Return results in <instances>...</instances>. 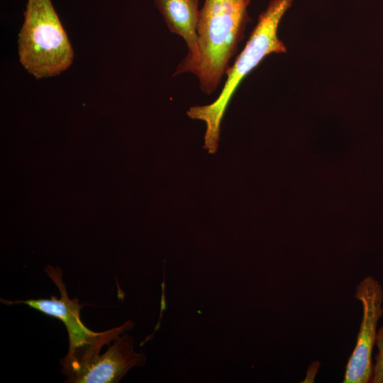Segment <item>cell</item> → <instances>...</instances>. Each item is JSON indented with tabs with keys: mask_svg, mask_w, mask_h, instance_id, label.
Listing matches in <instances>:
<instances>
[{
	"mask_svg": "<svg viewBox=\"0 0 383 383\" xmlns=\"http://www.w3.org/2000/svg\"><path fill=\"white\" fill-rule=\"evenodd\" d=\"M252 0H205L198 24L200 60L194 70L201 90L211 94L230 68V60L251 21Z\"/></svg>",
	"mask_w": 383,
	"mask_h": 383,
	"instance_id": "1",
	"label": "cell"
},
{
	"mask_svg": "<svg viewBox=\"0 0 383 383\" xmlns=\"http://www.w3.org/2000/svg\"><path fill=\"white\" fill-rule=\"evenodd\" d=\"M294 0H271L259 16L243 50L226 75V83L214 102L192 106L187 115L206 123V145L211 150L217 146L221 118L226 107L243 79L267 55L285 53L287 48L278 37L279 23Z\"/></svg>",
	"mask_w": 383,
	"mask_h": 383,
	"instance_id": "2",
	"label": "cell"
},
{
	"mask_svg": "<svg viewBox=\"0 0 383 383\" xmlns=\"http://www.w3.org/2000/svg\"><path fill=\"white\" fill-rule=\"evenodd\" d=\"M18 45L21 65L37 79L58 75L73 61L71 43L51 0H28Z\"/></svg>",
	"mask_w": 383,
	"mask_h": 383,
	"instance_id": "3",
	"label": "cell"
},
{
	"mask_svg": "<svg viewBox=\"0 0 383 383\" xmlns=\"http://www.w3.org/2000/svg\"><path fill=\"white\" fill-rule=\"evenodd\" d=\"M45 272L59 289L60 297L52 296L50 299L7 301V305L23 304L44 314L56 318L65 325L69 338V350L61 360V365H68L81 357L92 346L110 336L114 328L104 332H94L87 328L80 318L82 304L77 298L70 299L66 285L62 281V271L59 267L48 266Z\"/></svg>",
	"mask_w": 383,
	"mask_h": 383,
	"instance_id": "4",
	"label": "cell"
},
{
	"mask_svg": "<svg viewBox=\"0 0 383 383\" xmlns=\"http://www.w3.org/2000/svg\"><path fill=\"white\" fill-rule=\"evenodd\" d=\"M134 338L126 332L110 343L106 351L92 348L77 360L62 365L67 382L72 383H117L135 367H143L146 355L134 349Z\"/></svg>",
	"mask_w": 383,
	"mask_h": 383,
	"instance_id": "5",
	"label": "cell"
},
{
	"mask_svg": "<svg viewBox=\"0 0 383 383\" xmlns=\"http://www.w3.org/2000/svg\"><path fill=\"white\" fill-rule=\"evenodd\" d=\"M355 297L362 303V318L343 382L369 383L372 376V351L377 326L383 314L382 285L375 278L367 276L356 287Z\"/></svg>",
	"mask_w": 383,
	"mask_h": 383,
	"instance_id": "6",
	"label": "cell"
},
{
	"mask_svg": "<svg viewBox=\"0 0 383 383\" xmlns=\"http://www.w3.org/2000/svg\"><path fill=\"white\" fill-rule=\"evenodd\" d=\"M155 4L172 33L187 43L188 55L177 66L174 76L192 73L200 60L198 24L199 0H154Z\"/></svg>",
	"mask_w": 383,
	"mask_h": 383,
	"instance_id": "7",
	"label": "cell"
},
{
	"mask_svg": "<svg viewBox=\"0 0 383 383\" xmlns=\"http://www.w3.org/2000/svg\"><path fill=\"white\" fill-rule=\"evenodd\" d=\"M377 353L374 357L371 383H383V325L377 330L375 340Z\"/></svg>",
	"mask_w": 383,
	"mask_h": 383,
	"instance_id": "8",
	"label": "cell"
}]
</instances>
